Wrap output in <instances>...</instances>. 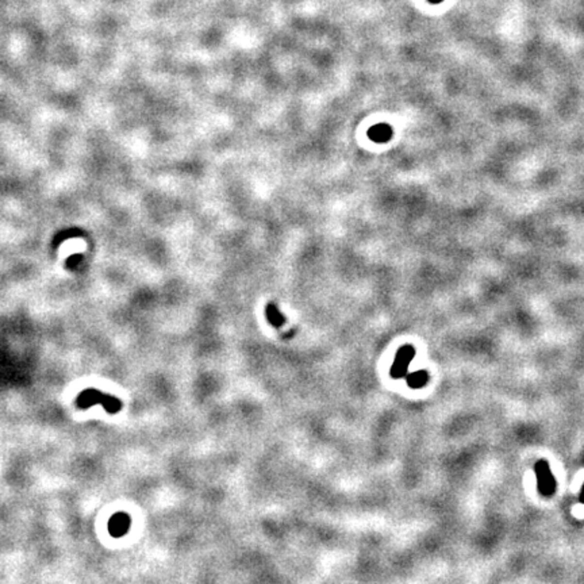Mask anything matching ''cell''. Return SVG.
<instances>
[{
	"label": "cell",
	"mask_w": 584,
	"mask_h": 584,
	"mask_svg": "<svg viewBox=\"0 0 584 584\" xmlns=\"http://www.w3.org/2000/svg\"><path fill=\"white\" fill-rule=\"evenodd\" d=\"M441 1H442V0H429V3H433V4H438Z\"/></svg>",
	"instance_id": "7"
},
{
	"label": "cell",
	"mask_w": 584,
	"mask_h": 584,
	"mask_svg": "<svg viewBox=\"0 0 584 584\" xmlns=\"http://www.w3.org/2000/svg\"><path fill=\"white\" fill-rule=\"evenodd\" d=\"M406 380H407L408 387H411V388H422V387H425L427 384V382H429V375H427L426 371H417L413 372L411 375H408Z\"/></svg>",
	"instance_id": "4"
},
{
	"label": "cell",
	"mask_w": 584,
	"mask_h": 584,
	"mask_svg": "<svg viewBox=\"0 0 584 584\" xmlns=\"http://www.w3.org/2000/svg\"><path fill=\"white\" fill-rule=\"evenodd\" d=\"M535 473H537L538 490L544 495H549L553 491V475L547 463H541L540 461L535 467Z\"/></svg>",
	"instance_id": "2"
},
{
	"label": "cell",
	"mask_w": 584,
	"mask_h": 584,
	"mask_svg": "<svg viewBox=\"0 0 584 584\" xmlns=\"http://www.w3.org/2000/svg\"><path fill=\"white\" fill-rule=\"evenodd\" d=\"M415 349L413 345H404L402 346L398 352H396V357L394 360V363L391 365V376L394 379H402L406 376L410 363L414 360Z\"/></svg>",
	"instance_id": "1"
},
{
	"label": "cell",
	"mask_w": 584,
	"mask_h": 584,
	"mask_svg": "<svg viewBox=\"0 0 584 584\" xmlns=\"http://www.w3.org/2000/svg\"><path fill=\"white\" fill-rule=\"evenodd\" d=\"M572 513H573L575 517H578V518H580V519H583L584 518V504H578V506H575L573 510H572Z\"/></svg>",
	"instance_id": "6"
},
{
	"label": "cell",
	"mask_w": 584,
	"mask_h": 584,
	"mask_svg": "<svg viewBox=\"0 0 584 584\" xmlns=\"http://www.w3.org/2000/svg\"><path fill=\"white\" fill-rule=\"evenodd\" d=\"M392 127L387 123H377L373 125L368 130V137L373 141V142H379V144H384L389 141V138L392 137Z\"/></svg>",
	"instance_id": "3"
},
{
	"label": "cell",
	"mask_w": 584,
	"mask_h": 584,
	"mask_svg": "<svg viewBox=\"0 0 584 584\" xmlns=\"http://www.w3.org/2000/svg\"><path fill=\"white\" fill-rule=\"evenodd\" d=\"M584 483V471L579 472L578 476H576V479H575V482H573V484H572V490L575 491H579L580 490V487L583 485Z\"/></svg>",
	"instance_id": "5"
}]
</instances>
